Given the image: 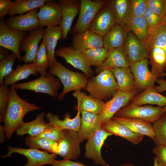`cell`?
I'll use <instances>...</instances> for the list:
<instances>
[{
	"instance_id": "obj_1",
	"label": "cell",
	"mask_w": 166,
	"mask_h": 166,
	"mask_svg": "<svg viewBox=\"0 0 166 166\" xmlns=\"http://www.w3.org/2000/svg\"><path fill=\"white\" fill-rule=\"evenodd\" d=\"M41 108L35 103H30L21 98L18 95L17 90L11 86L8 105L3 120V126L7 139L10 140L13 132L24 124L23 118L28 113Z\"/></svg>"
},
{
	"instance_id": "obj_2",
	"label": "cell",
	"mask_w": 166,
	"mask_h": 166,
	"mask_svg": "<svg viewBox=\"0 0 166 166\" xmlns=\"http://www.w3.org/2000/svg\"><path fill=\"white\" fill-rule=\"evenodd\" d=\"M144 43L149 54L151 71L163 74L166 67V24L150 31Z\"/></svg>"
},
{
	"instance_id": "obj_3",
	"label": "cell",
	"mask_w": 166,
	"mask_h": 166,
	"mask_svg": "<svg viewBox=\"0 0 166 166\" xmlns=\"http://www.w3.org/2000/svg\"><path fill=\"white\" fill-rule=\"evenodd\" d=\"M48 72L56 76L63 85V91L57 97L60 101L70 91L85 89L88 80L85 74L73 71L57 61L49 65Z\"/></svg>"
},
{
	"instance_id": "obj_4",
	"label": "cell",
	"mask_w": 166,
	"mask_h": 166,
	"mask_svg": "<svg viewBox=\"0 0 166 166\" xmlns=\"http://www.w3.org/2000/svg\"><path fill=\"white\" fill-rule=\"evenodd\" d=\"M85 89L90 95L102 101L112 98L118 90L116 78L110 70L102 71L88 80Z\"/></svg>"
},
{
	"instance_id": "obj_5",
	"label": "cell",
	"mask_w": 166,
	"mask_h": 166,
	"mask_svg": "<svg viewBox=\"0 0 166 166\" xmlns=\"http://www.w3.org/2000/svg\"><path fill=\"white\" fill-rule=\"evenodd\" d=\"M61 81L58 77L48 72L45 76L28 82L14 84L12 86L16 89L28 90L36 93L47 94L54 98H57L58 90L61 86Z\"/></svg>"
},
{
	"instance_id": "obj_6",
	"label": "cell",
	"mask_w": 166,
	"mask_h": 166,
	"mask_svg": "<svg viewBox=\"0 0 166 166\" xmlns=\"http://www.w3.org/2000/svg\"><path fill=\"white\" fill-rule=\"evenodd\" d=\"M106 2V0H81L78 18L76 24L70 30V33L73 36L89 30L95 15Z\"/></svg>"
},
{
	"instance_id": "obj_7",
	"label": "cell",
	"mask_w": 166,
	"mask_h": 166,
	"mask_svg": "<svg viewBox=\"0 0 166 166\" xmlns=\"http://www.w3.org/2000/svg\"><path fill=\"white\" fill-rule=\"evenodd\" d=\"M164 107L138 105L130 103L121 109L114 116L140 119L152 123L166 113Z\"/></svg>"
},
{
	"instance_id": "obj_8",
	"label": "cell",
	"mask_w": 166,
	"mask_h": 166,
	"mask_svg": "<svg viewBox=\"0 0 166 166\" xmlns=\"http://www.w3.org/2000/svg\"><path fill=\"white\" fill-rule=\"evenodd\" d=\"M148 59L131 63L129 68L135 79L137 89L141 92L154 87L156 80L160 77L159 73L150 71L148 68Z\"/></svg>"
},
{
	"instance_id": "obj_9",
	"label": "cell",
	"mask_w": 166,
	"mask_h": 166,
	"mask_svg": "<svg viewBox=\"0 0 166 166\" xmlns=\"http://www.w3.org/2000/svg\"><path fill=\"white\" fill-rule=\"evenodd\" d=\"M7 150V154L1 156L3 158L10 157L14 153L22 155L27 159V163L23 166H43L47 164L51 165L57 157L56 154H49L44 151L32 148H23L8 147Z\"/></svg>"
},
{
	"instance_id": "obj_10",
	"label": "cell",
	"mask_w": 166,
	"mask_h": 166,
	"mask_svg": "<svg viewBox=\"0 0 166 166\" xmlns=\"http://www.w3.org/2000/svg\"><path fill=\"white\" fill-rule=\"evenodd\" d=\"M138 91L126 92L118 90L109 100L105 103L99 114L102 124L109 121L117 112L124 107L138 93Z\"/></svg>"
},
{
	"instance_id": "obj_11",
	"label": "cell",
	"mask_w": 166,
	"mask_h": 166,
	"mask_svg": "<svg viewBox=\"0 0 166 166\" xmlns=\"http://www.w3.org/2000/svg\"><path fill=\"white\" fill-rule=\"evenodd\" d=\"M112 135L101 128L96 131L87 139L85 146V157L93 160L97 165L109 166L103 158L101 150L106 139Z\"/></svg>"
},
{
	"instance_id": "obj_12",
	"label": "cell",
	"mask_w": 166,
	"mask_h": 166,
	"mask_svg": "<svg viewBox=\"0 0 166 166\" xmlns=\"http://www.w3.org/2000/svg\"><path fill=\"white\" fill-rule=\"evenodd\" d=\"M62 136L58 143V155L64 159L75 160L81 154L80 143L77 132L73 130L63 129Z\"/></svg>"
},
{
	"instance_id": "obj_13",
	"label": "cell",
	"mask_w": 166,
	"mask_h": 166,
	"mask_svg": "<svg viewBox=\"0 0 166 166\" xmlns=\"http://www.w3.org/2000/svg\"><path fill=\"white\" fill-rule=\"evenodd\" d=\"M27 35L26 31L11 30L6 26L3 18L0 21V46L12 51L17 56L19 62L22 57L19 51V46L22 39Z\"/></svg>"
},
{
	"instance_id": "obj_14",
	"label": "cell",
	"mask_w": 166,
	"mask_h": 166,
	"mask_svg": "<svg viewBox=\"0 0 166 166\" xmlns=\"http://www.w3.org/2000/svg\"><path fill=\"white\" fill-rule=\"evenodd\" d=\"M39 8L37 16L40 26L52 27L60 25L62 17L60 6L57 2L47 0Z\"/></svg>"
},
{
	"instance_id": "obj_15",
	"label": "cell",
	"mask_w": 166,
	"mask_h": 166,
	"mask_svg": "<svg viewBox=\"0 0 166 166\" xmlns=\"http://www.w3.org/2000/svg\"><path fill=\"white\" fill-rule=\"evenodd\" d=\"M55 55L63 58L67 63L82 71L88 77L94 74V71L82 53L73 49L72 46L60 47L55 51Z\"/></svg>"
},
{
	"instance_id": "obj_16",
	"label": "cell",
	"mask_w": 166,
	"mask_h": 166,
	"mask_svg": "<svg viewBox=\"0 0 166 166\" xmlns=\"http://www.w3.org/2000/svg\"><path fill=\"white\" fill-rule=\"evenodd\" d=\"M117 24L112 10L107 2L98 11L89 30L104 37Z\"/></svg>"
},
{
	"instance_id": "obj_17",
	"label": "cell",
	"mask_w": 166,
	"mask_h": 166,
	"mask_svg": "<svg viewBox=\"0 0 166 166\" xmlns=\"http://www.w3.org/2000/svg\"><path fill=\"white\" fill-rule=\"evenodd\" d=\"M43 27L39 26L37 29L29 32L21 40L19 46L20 52H24L22 61L25 63L33 62L37 52L38 44L42 38Z\"/></svg>"
},
{
	"instance_id": "obj_18",
	"label": "cell",
	"mask_w": 166,
	"mask_h": 166,
	"mask_svg": "<svg viewBox=\"0 0 166 166\" xmlns=\"http://www.w3.org/2000/svg\"><path fill=\"white\" fill-rule=\"evenodd\" d=\"M38 8L33 9L27 13L8 18L5 21L10 29L21 31H30L40 26L39 21L37 16Z\"/></svg>"
},
{
	"instance_id": "obj_19",
	"label": "cell",
	"mask_w": 166,
	"mask_h": 166,
	"mask_svg": "<svg viewBox=\"0 0 166 166\" xmlns=\"http://www.w3.org/2000/svg\"><path fill=\"white\" fill-rule=\"evenodd\" d=\"M57 2L61 6L62 18L60 25L63 30L64 40L67 38L74 19L79 13L81 0H59Z\"/></svg>"
},
{
	"instance_id": "obj_20",
	"label": "cell",
	"mask_w": 166,
	"mask_h": 166,
	"mask_svg": "<svg viewBox=\"0 0 166 166\" xmlns=\"http://www.w3.org/2000/svg\"><path fill=\"white\" fill-rule=\"evenodd\" d=\"M124 47L131 63L149 58V53L144 43L130 31L128 32Z\"/></svg>"
},
{
	"instance_id": "obj_21",
	"label": "cell",
	"mask_w": 166,
	"mask_h": 166,
	"mask_svg": "<svg viewBox=\"0 0 166 166\" xmlns=\"http://www.w3.org/2000/svg\"><path fill=\"white\" fill-rule=\"evenodd\" d=\"M72 45L73 49L81 52L92 48L104 47L103 37L88 30L73 35Z\"/></svg>"
},
{
	"instance_id": "obj_22",
	"label": "cell",
	"mask_w": 166,
	"mask_h": 166,
	"mask_svg": "<svg viewBox=\"0 0 166 166\" xmlns=\"http://www.w3.org/2000/svg\"><path fill=\"white\" fill-rule=\"evenodd\" d=\"M81 122L77 133L81 143L101 128L102 122L99 115L87 111L81 112Z\"/></svg>"
},
{
	"instance_id": "obj_23",
	"label": "cell",
	"mask_w": 166,
	"mask_h": 166,
	"mask_svg": "<svg viewBox=\"0 0 166 166\" xmlns=\"http://www.w3.org/2000/svg\"><path fill=\"white\" fill-rule=\"evenodd\" d=\"M63 37V31L60 25L44 29L42 42L47 51L49 65L57 61L55 57V49L58 40L62 39Z\"/></svg>"
},
{
	"instance_id": "obj_24",
	"label": "cell",
	"mask_w": 166,
	"mask_h": 166,
	"mask_svg": "<svg viewBox=\"0 0 166 166\" xmlns=\"http://www.w3.org/2000/svg\"><path fill=\"white\" fill-rule=\"evenodd\" d=\"M112 119L126 127L132 132L150 137L153 141L155 133L151 123L136 118L113 117Z\"/></svg>"
},
{
	"instance_id": "obj_25",
	"label": "cell",
	"mask_w": 166,
	"mask_h": 166,
	"mask_svg": "<svg viewBox=\"0 0 166 166\" xmlns=\"http://www.w3.org/2000/svg\"><path fill=\"white\" fill-rule=\"evenodd\" d=\"M131 62L124 47L114 49L109 51L106 60L96 68L97 73L105 70H111L116 67H129Z\"/></svg>"
},
{
	"instance_id": "obj_26",
	"label": "cell",
	"mask_w": 166,
	"mask_h": 166,
	"mask_svg": "<svg viewBox=\"0 0 166 166\" xmlns=\"http://www.w3.org/2000/svg\"><path fill=\"white\" fill-rule=\"evenodd\" d=\"M72 94L77 100V104L75 109L80 112L85 111L99 115L105 103L103 101L88 95L81 90L75 91Z\"/></svg>"
},
{
	"instance_id": "obj_27",
	"label": "cell",
	"mask_w": 166,
	"mask_h": 166,
	"mask_svg": "<svg viewBox=\"0 0 166 166\" xmlns=\"http://www.w3.org/2000/svg\"><path fill=\"white\" fill-rule=\"evenodd\" d=\"M101 128L113 135L126 139L134 145L140 142L144 137V136L132 132L126 127L112 119L102 124Z\"/></svg>"
},
{
	"instance_id": "obj_28",
	"label": "cell",
	"mask_w": 166,
	"mask_h": 166,
	"mask_svg": "<svg viewBox=\"0 0 166 166\" xmlns=\"http://www.w3.org/2000/svg\"><path fill=\"white\" fill-rule=\"evenodd\" d=\"M116 24L124 27L132 17L130 0L107 1Z\"/></svg>"
},
{
	"instance_id": "obj_29",
	"label": "cell",
	"mask_w": 166,
	"mask_h": 166,
	"mask_svg": "<svg viewBox=\"0 0 166 166\" xmlns=\"http://www.w3.org/2000/svg\"><path fill=\"white\" fill-rule=\"evenodd\" d=\"M130 102L138 105L150 104L164 107L166 106V97L157 92L154 87L148 88L137 93Z\"/></svg>"
},
{
	"instance_id": "obj_30",
	"label": "cell",
	"mask_w": 166,
	"mask_h": 166,
	"mask_svg": "<svg viewBox=\"0 0 166 166\" xmlns=\"http://www.w3.org/2000/svg\"><path fill=\"white\" fill-rule=\"evenodd\" d=\"M45 113L42 112L38 114L32 121L24 122L15 132L17 135L22 136L26 134L31 137H36L41 134L48 126L49 122L44 120Z\"/></svg>"
},
{
	"instance_id": "obj_31",
	"label": "cell",
	"mask_w": 166,
	"mask_h": 166,
	"mask_svg": "<svg viewBox=\"0 0 166 166\" xmlns=\"http://www.w3.org/2000/svg\"><path fill=\"white\" fill-rule=\"evenodd\" d=\"M110 70L116 78L118 90L126 92L138 90L129 67H116Z\"/></svg>"
},
{
	"instance_id": "obj_32",
	"label": "cell",
	"mask_w": 166,
	"mask_h": 166,
	"mask_svg": "<svg viewBox=\"0 0 166 166\" xmlns=\"http://www.w3.org/2000/svg\"><path fill=\"white\" fill-rule=\"evenodd\" d=\"M127 33L124 27L117 24L103 37L104 47L110 51L124 47Z\"/></svg>"
},
{
	"instance_id": "obj_33",
	"label": "cell",
	"mask_w": 166,
	"mask_h": 166,
	"mask_svg": "<svg viewBox=\"0 0 166 166\" xmlns=\"http://www.w3.org/2000/svg\"><path fill=\"white\" fill-rule=\"evenodd\" d=\"M77 111L76 117L72 119L70 118L71 115L69 113L65 115L63 120L60 119L58 116L51 112H48L45 117L49 122L59 129H70L77 132L80 126L81 118L80 112Z\"/></svg>"
},
{
	"instance_id": "obj_34",
	"label": "cell",
	"mask_w": 166,
	"mask_h": 166,
	"mask_svg": "<svg viewBox=\"0 0 166 166\" xmlns=\"http://www.w3.org/2000/svg\"><path fill=\"white\" fill-rule=\"evenodd\" d=\"M31 75H38L33 63L18 65L15 69L4 77V84L7 86L12 85L18 81L27 78Z\"/></svg>"
},
{
	"instance_id": "obj_35",
	"label": "cell",
	"mask_w": 166,
	"mask_h": 166,
	"mask_svg": "<svg viewBox=\"0 0 166 166\" xmlns=\"http://www.w3.org/2000/svg\"><path fill=\"white\" fill-rule=\"evenodd\" d=\"M124 27L127 32L132 31L137 38L144 43L150 30L145 20L142 17H132Z\"/></svg>"
},
{
	"instance_id": "obj_36",
	"label": "cell",
	"mask_w": 166,
	"mask_h": 166,
	"mask_svg": "<svg viewBox=\"0 0 166 166\" xmlns=\"http://www.w3.org/2000/svg\"><path fill=\"white\" fill-rule=\"evenodd\" d=\"M25 143L30 148L42 149L47 152L57 155L58 143L56 141L45 138L27 136Z\"/></svg>"
},
{
	"instance_id": "obj_37",
	"label": "cell",
	"mask_w": 166,
	"mask_h": 166,
	"mask_svg": "<svg viewBox=\"0 0 166 166\" xmlns=\"http://www.w3.org/2000/svg\"><path fill=\"white\" fill-rule=\"evenodd\" d=\"M47 0H16L8 14L11 17L22 15L44 5Z\"/></svg>"
},
{
	"instance_id": "obj_38",
	"label": "cell",
	"mask_w": 166,
	"mask_h": 166,
	"mask_svg": "<svg viewBox=\"0 0 166 166\" xmlns=\"http://www.w3.org/2000/svg\"><path fill=\"white\" fill-rule=\"evenodd\" d=\"M109 52L104 47L92 48L81 53L89 65L96 68L106 60Z\"/></svg>"
},
{
	"instance_id": "obj_39",
	"label": "cell",
	"mask_w": 166,
	"mask_h": 166,
	"mask_svg": "<svg viewBox=\"0 0 166 166\" xmlns=\"http://www.w3.org/2000/svg\"><path fill=\"white\" fill-rule=\"evenodd\" d=\"M33 63L41 76L46 75L49 63L45 47L42 42L39 47Z\"/></svg>"
},
{
	"instance_id": "obj_40",
	"label": "cell",
	"mask_w": 166,
	"mask_h": 166,
	"mask_svg": "<svg viewBox=\"0 0 166 166\" xmlns=\"http://www.w3.org/2000/svg\"><path fill=\"white\" fill-rule=\"evenodd\" d=\"M155 133L154 142L156 145H166V113L153 123Z\"/></svg>"
},
{
	"instance_id": "obj_41",
	"label": "cell",
	"mask_w": 166,
	"mask_h": 166,
	"mask_svg": "<svg viewBox=\"0 0 166 166\" xmlns=\"http://www.w3.org/2000/svg\"><path fill=\"white\" fill-rule=\"evenodd\" d=\"M17 58L16 55L12 53L0 60V84H4V77L13 71V66Z\"/></svg>"
},
{
	"instance_id": "obj_42",
	"label": "cell",
	"mask_w": 166,
	"mask_h": 166,
	"mask_svg": "<svg viewBox=\"0 0 166 166\" xmlns=\"http://www.w3.org/2000/svg\"><path fill=\"white\" fill-rule=\"evenodd\" d=\"M143 17L145 20L150 31L155 30L165 23L164 18L156 15L147 6Z\"/></svg>"
},
{
	"instance_id": "obj_43",
	"label": "cell",
	"mask_w": 166,
	"mask_h": 166,
	"mask_svg": "<svg viewBox=\"0 0 166 166\" xmlns=\"http://www.w3.org/2000/svg\"><path fill=\"white\" fill-rule=\"evenodd\" d=\"M63 134V130L57 128L49 122L48 126L43 132L36 137L46 138L58 143L61 138Z\"/></svg>"
},
{
	"instance_id": "obj_44",
	"label": "cell",
	"mask_w": 166,
	"mask_h": 166,
	"mask_svg": "<svg viewBox=\"0 0 166 166\" xmlns=\"http://www.w3.org/2000/svg\"><path fill=\"white\" fill-rule=\"evenodd\" d=\"M147 6L158 16L164 18L166 11V0H145Z\"/></svg>"
},
{
	"instance_id": "obj_45",
	"label": "cell",
	"mask_w": 166,
	"mask_h": 166,
	"mask_svg": "<svg viewBox=\"0 0 166 166\" xmlns=\"http://www.w3.org/2000/svg\"><path fill=\"white\" fill-rule=\"evenodd\" d=\"M10 89L4 84H0V121H3L9 101Z\"/></svg>"
},
{
	"instance_id": "obj_46",
	"label": "cell",
	"mask_w": 166,
	"mask_h": 166,
	"mask_svg": "<svg viewBox=\"0 0 166 166\" xmlns=\"http://www.w3.org/2000/svg\"><path fill=\"white\" fill-rule=\"evenodd\" d=\"M152 152L156 156L154 166H166V145H156Z\"/></svg>"
},
{
	"instance_id": "obj_47",
	"label": "cell",
	"mask_w": 166,
	"mask_h": 166,
	"mask_svg": "<svg viewBox=\"0 0 166 166\" xmlns=\"http://www.w3.org/2000/svg\"><path fill=\"white\" fill-rule=\"evenodd\" d=\"M132 17H142L147 5L145 0H130Z\"/></svg>"
},
{
	"instance_id": "obj_48",
	"label": "cell",
	"mask_w": 166,
	"mask_h": 166,
	"mask_svg": "<svg viewBox=\"0 0 166 166\" xmlns=\"http://www.w3.org/2000/svg\"><path fill=\"white\" fill-rule=\"evenodd\" d=\"M14 1L10 0H0V18H2L7 14L13 6Z\"/></svg>"
},
{
	"instance_id": "obj_49",
	"label": "cell",
	"mask_w": 166,
	"mask_h": 166,
	"mask_svg": "<svg viewBox=\"0 0 166 166\" xmlns=\"http://www.w3.org/2000/svg\"><path fill=\"white\" fill-rule=\"evenodd\" d=\"M51 166H86L81 162H74L69 160H55Z\"/></svg>"
},
{
	"instance_id": "obj_50",
	"label": "cell",
	"mask_w": 166,
	"mask_h": 166,
	"mask_svg": "<svg viewBox=\"0 0 166 166\" xmlns=\"http://www.w3.org/2000/svg\"><path fill=\"white\" fill-rule=\"evenodd\" d=\"M156 82L158 85L154 86L156 91L160 93L166 91V79L163 78H158Z\"/></svg>"
},
{
	"instance_id": "obj_51",
	"label": "cell",
	"mask_w": 166,
	"mask_h": 166,
	"mask_svg": "<svg viewBox=\"0 0 166 166\" xmlns=\"http://www.w3.org/2000/svg\"><path fill=\"white\" fill-rule=\"evenodd\" d=\"M8 49L1 47L0 48V60L5 58L10 54Z\"/></svg>"
},
{
	"instance_id": "obj_52",
	"label": "cell",
	"mask_w": 166,
	"mask_h": 166,
	"mask_svg": "<svg viewBox=\"0 0 166 166\" xmlns=\"http://www.w3.org/2000/svg\"><path fill=\"white\" fill-rule=\"evenodd\" d=\"M6 135L3 126L1 125H0V142L1 143H3L5 139Z\"/></svg>"
},
{
	"instance_id": "obj_53",
	"label": "cell",
	"mask_w": 166,
	"mask_h": 166,
	"mask_svg": "<svg viewBox=\"0 0 166 166\" xmlns=\"http://www.w3.org/2000/svg\"><path fill=\"white\" fill-rule=\"evenodd\" d=\"M120 166H133V165L131 163H127L122 164Z\"/></svg>"
},
{
	"instance_id": "obj_54",
	"label": "cell",
	"mask_w": 166,
	"mask_h": 166,
	"mask_svg": "<svg viewBox=\"0 0 166 166\" xmlns=\"http://www.w3.org/2000/svg\"><path fill=\"white\" fill-rule=\"evenodd\" d=\"M166 76V69L164 70V71L163 74H161L160 77H163Z\"/></svg>"
},
{
	"instance_id": "obj_55",
	"label": "cell",
	"mask_w": 166,
	"mask_h": 166,
	"mask_svg": "<svg viewBox=\"0 0 166 166\" xmlns=\"http://www.w3.org/2000/svg\"><path fill=\"white\" fill-rule=\"evenodd\" d=\"M164 19L165 23L166 24V11L165 15L164 17Z\"/></svg>"
},
{
	"instance_id": "obj_56",
	"label": "cell",
	"mask_w": 166,
	"mask_h": 166,
	"mask_svg": "<svg viewBox=\"0 0 166 166\" xmlns=\"http://www.w3.org/2000/svg\"><path fill=\"white\" fill-rule=\"evenodd\" d=\"M164 110L166 112V106H164Z\"/></svg>"
},
{
	"instance_id": "obj_57",
	"label": "cell",
	"mask_w": 166,
	"mask_h": 166,
	"mask_svg": "<svg viewBox=\"0 0 166 166\" xmlns=\"http://www.w3.org/2000/svg\"></svg>"
}]
</instances>
